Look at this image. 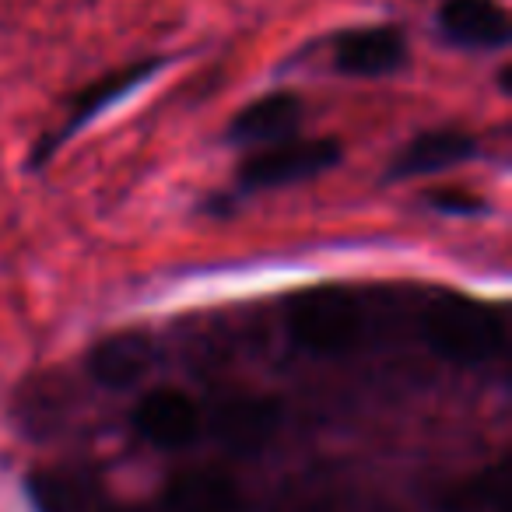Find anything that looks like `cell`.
Returning <instances> with one entry per match:
<instances>
[{
  "mask_svg": "<svg viewBox=\"0 0 512 512\" xmlns=\"http://www.w3.org/2000/svg\"><path fill=\"white\" fill-rule=\"evenodd\" d=\"M421 337L446 362L484 365L505 355L509 327H505V313L491 302L442 295L421 316Z\"/></svg>",
  "mask_w": 512,
  "mask_h": 512,
  "instance_id": "obj_1",
  "label": "cell"
},
{
  "mask_svg": "<svg viewBox=\"0 0 512 512\" xmlns=\"http://www.w3.org/2000/svg\"><path fill=\"white\" fill-rule=\"evenodd\" d=\"M285 330L309 355H344L362 334V306L341 285L302 288L285 306Z\"/></svg>",
  "mask_w": 512,
  "mask_h": 512,
  "instance_id": "obj_2",
  "label": "cell"
},
{
  "mask_svg": "<svg viewBox=\"0 0 512 512\" xmlns=\"http://www.w3.org/2000/svg\"><path fill=\"white\" fill-rule=\"evenodd\" d=\"M344 158L341 141L334 137H288V141L256 148L246 162L239 165V190L242 193H264L281 190L316 179L323 172L337 169Z\"/></svg>",
  "mask_w": 512,
  "mask_h": 512,
  "instance_id": "obj_3",
  "label": "cell"
},
{
  "mask_svg": "<svg viewBox=\"0 0 512 512\" xmlns=\"http://www.w3.org/2000/svg\"><path fill=\"white\" fill-rule=\"evenodd\" d=\"M285 404L267 393H232L218 400L204 418V432L225 449L228 456L264 453L285 428Z\"/></svg>",
  "mask_w": 512,
  "mask_h": 512,
  "instance_id": "obj_4",
  "label": "cell"
},
{
  "mask_svg": "<svg viewBox=\"0 0 512 512\" xmlns=\"http://www.w3.org/2000/svg\"><path fill=\"white\" fill-rule=\"evenodd\" d=\"M165 64H169V60H162V57L137 60V64L120 67V71H113V74H106V78L92 81V85H88L85 92H81L78 99L71 102V113H67V120L60 123V127L53 130L50 137H43V141L32 148V169H43V165L50 162V158L57 155V151L64 148V144L71 141L74 134H78V130H85L99 113H106L109 106H116L120 99H127L134 88H141L148 78H155V74L162 71Z\"/></svg>",
  "mask_w": 512,
  "mask_h": 512,
  "instance_id": "obj_5",
  "label": "cell"
},
{
  "mask_svg": "<svg viewBox=\"0 0 512 512\" xmlns=\"http://www.w3.org/2000/svg\"><path fill=\"white\" fill-rule=\"evenodd\" d=\"M134 432L162 453H183L204 435V411L186 390L155 386L134 407Z\"/></svg>",
  "mask_w": 512,
  "mask_h": 512,
  "instance_id": "obj_6",
  "label": "cell"
},
{
  "mask_svg": "<svg viewBox=\"0 0 512 512\" xmlns=\"http://www.w3.org/2000/svg\"><path fill=\"white\" fill-rule=\"evenodd\" d=\"M158 348L144 330H116L92 344L88 351V376L109 393H123L141 386L155 372Z\"/></svg>",
  "mask_w": 512,
  "mask_h": 512,
  "instance_id": "obj_7",
  "label": "cell"
},
{
  "mask_svg": "<svg viewBox=\"0 0 512 512\" xmlns=\"http://www.w3.org/2000/svg\"><path fill=\"white\" fill-rule=\"evenodd\" d=\"M481 155V144L474 134L460 127H435L418 134L414 141H407L397 151V158L386 169V179L397 183V179H418V176H439L456 165H467Z\"/></svg>",
  "mask_w": 512,
  "mask_h": 512,
  "instance_id": "obj_8",
  "label": "cell"
},
{
  "mask_svg": "<svg viewBox=\"0 0 512 512\" xmlns=\"http://www.w3.org/2000/svg\"><path fill=\"white\" fill-rule=\"evenodd\" d=\"M407 64V39L393 25L351 29L337 36L334 67L348 78H386Z\"/></svg>",
  "mask_w": 512,
  "mask_h": 512,
  "instance_id": "obj_9",
  "label": "cell"
},
{
  "mask_svg": "<svg viewBox=\"0 0 512 512\" xmlns=\"http://www.w3.org/2000/svg\"><path fill=\"white\" fill-rule=\"evenodd\" d=\"M302 99L295 92H271L249 102L246 109L232 116L228 123V144L235 148H267V144L288 141L302 127Z\"/></svg>",
  "mask_w": 512,
  "mask_h": 512,
  "instance_id": "obj_10",
  "label": "cell"
},
{
  "mask_svg": "<svg viewBox=\"0 0 512 512\" xmlns=\"http://www.w3.org/2000/svg\"><path fill=\"white\" fill-rule=\"evenodd\" d=\"M439 29L460 50H505L512 39L509 11L498 0H442Z\"/></svg>",
  "mask_w": 512,
  "mask_h": 512,
  "instance_id": "obj_11",
  "label": "cell"
},
{
  "mask_svg": "<svg viewBox=\"0 0 512 512\" xmlns=\"http://www.w3.org/2000/svg\"><path fill=\"white\" fill-rule=\"evenodd\" d=\"M165 512H242V491L218 467L179 470L162 495Z\"/></svg>",
  "mask_w": 512,
  "mask_h": 512,
  "instance_id": "obj_12",
  "label": "cell"
},
{
  "mask_svg": "<svg viewBox=\"0 0 512 512\" xmlns=\"http://www.w3.org/2000/svg\"><path fill=\"white\" fill-rule=\"evenodd\" d=\"M29 498L36 512H113L99 484L71 470H46L29 477Z\"/></svg>",
  "mask_w": 512,
  "mask_h": 512,
  "instance_id": "obj_13",
  "label": "cell"
},
{
  "mask_svg": "<svg viewBox=\"0 0 512 512\" xmlns=\"http://www.w3.org/2000/svg\"><path fill=\"white\" fill-rule=\"evenodd\" d=\"M67 386L60 379L39 376L29 383V390L18 397V418H22L25 432L29 435H53V428H60V421H67Z\"/></svg>",
  "mask_w": 512,
  "mask_h": 512,
  "instance_id": "obj_14",
  "label": "cell"
},
{
  "mask_svg": "<svg viewBox=\"0 0 512 512\" xmlns=\"http://www.w3.org/2000/svg\"><path fill=\"white\" fill-rule=\"evenodd\" d=\"M505 488H509V467L505 460L470 474L467 481L453 484L442 502L446 512H505Z\"/></svg>",
  "mask_w": 512,
  "mask_h": 512,
  "instance_id": "obj_15",
  "label": "cell"
},
{
  "mask_svg": "<svg viewBox=\"0 0 512 512\" xmlns=\"http://www.w3.org/2000/svg\"><path fill=\"white\" fill-rule=\"evenodd\" d=\"M428 207L442 214H460V218H474V214H484L488 204L481 197H470L463 190H435L428 193Z\"/></svg>",
  "mask_w": 512,
  "mask_h": 512,
  "instance_id": "obj_16",
  "label": "cell"
}]
</instances>
